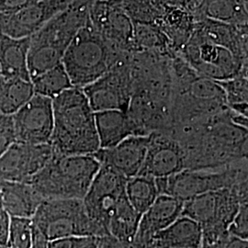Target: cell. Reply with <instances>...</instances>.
<instances>
[{
	"label": "cell",
	"mask_w": 248,
	"mask_h": 248,
	"mask_svg": "<svg viewBox=\"0 0 248 248\" xmlns=\"http://www.w3.org/2000/svg\"><path fill=\"white\" fill-rule=\"evenodd\" d=\"M194 31L205 39L230 49L248 62V25H233L209 18L195 17Z\"/></svg>",
	"instance_id": "cell-19"
},
{
	"label": "cell",
	"mask_w": 248,
	"mask_h": 248,
	"mask_svg": "<svg viewBox=\"0 0 248 248\" xmlns=\"http://www.w3.org/2000/svg\"><path fill=\"white\" fill-rule=\"evenodd\" d=\"M49 241L32 223V238L30 248H48Z\"/></svg>",
	"instance_id": "cell-41"
},
{
	"label": "cell",
	"mask_w": 248,
	"mask_h": 248,
	"mask_svg": "<svg viewBox=\"0 0 248 248\" xmlns=\"http://www.w3.org/2000/svg\"><path fill=\"white\" fill-rule=\"evenodd\" d=\"M223 89L227 107L241 115L248 116V75H239L233 78L217 82Z\"/></svg>",
	"instance_id": "cell-32"
},
{
	"label": "cell",
	"mask_w": 248,
	"mask_h": 248,
	"mask_svg": "<svg viewBox=\"0 0 248 248\" xmlns=\"http://www.w3.org/2000/svg\"><path fill=\"white\" fill-rule=\"evenodd\" d=\"M10 216L4 210H0V246H6L9 236Z\"/></svg>",
	"instance_id": "cell-40"
},
{
	"label": "cell",
	"mask_w": 248,
	"mask_h": 248,
	"mask_svg": "<svg viewBox=\"0 0 248 248\" xmlns=\"http://www.w3.org/2000/svg\"><path fill=\"white\" fill-rule=\"evenodd\" d=\"M184 202L174 197L158 195L150 208L143 213L131 248H154L155 235L182 215Z\"/></svg>",
	"instance_id": "cell-17"
},
{
	"label": "cell",
	"mask_w": 248,
	"mask_h": 248,
	"mask_svg": "<svg viewBox=\"0 0 248 248\" xmlns=\"http://www.w3.org/2000/svg\"><path fill=\"white\" fill-rule=\"evenodd\" d=\"M158 9H168V8H179L184 9L195 13L199 8L198 3L195 0H152Z\"/></svg>",
	"instance_id": "cell-38"
},
{
	"label": "cell",
	"mask_w": 248,
	"mask_h": 248,
	"mask_svg": "<svg viewBox=\"0 0 248 248\" xmlns=\"http://www.w3.org/2000/svg\"><path fill=\"white\" fill-rule=\"evenodd\" d=\"M29 38H12L0 32V75L31 81L28 70Z\"/></svg>",
	"instance_id": "cell-22"
},
{
	"label": "cell",
	"mask_w": 248,
	"mask_h": 248,
	"mask_svg": "<svg viewBox=\"0 0 248 248\" xmlns=\"http://www.w3.org/2000/svg\"><path fill=\"white\" fill-rule=\"evenodd\" d=\"M89 21L116 49L127 53L136 51L133 20L108 0H89Z\"/></svg>",
	"instance_id": "cell-12"
},
{
	"label": "cell",
	"mask_w": 248,
	"mask_h": 248,
	"mask_svg": "<svg viewBox=\"0 0 248 248\" xmlns=\"http://www.w3.org/2000/svg\"><path fill=\"white\" fill-rule=\"evenodd\" d=\"M202 243V226L192 219L181 215L155 235V248H201Z\"/></svg>",
	"instance_id": "cell-23"
},
{
	"label": "cell",
	"mask_w": 248,
	"mask_h": 248,
	"mask_svg": "<svg viewBox=\"0 0 248 248\" xmlns=\"http://www.w3.org/2000/svg\"><path fill=\"white\" fill-rule=\"evenodd\" d=\"M177 54L198 75L216 82L248 75V61L241 59L227 47L195 32Z\"/></svg>",
	"instance_id": "cell-9"
},
{
	"label": "cell",
	"mask_w": 248,
	"mask_h": 248,
	"mask_svg": "<svg viewBox=\"0 0 248 248\" xmlns=\"http://www.w3.org/2000/svg\"><path fill=\"white\" fill-rule=\"evenodd\" d=\"M184 169L185 155L177 139L163 131L150 133L145 159L139 174L160 178L170 177Z\"/></svg>",
	"instance_id": "cell-15"
},
{
	"label": "cell",
	"mask_w": 248,
	"mask_h": 248,
	"mask_svg": "<svg viewBox=\"0 0 248 248\" xmlns=\"http://www.w3.org/2000/svg\"><path fill=\"white\" fill-rule=\"evenodd\" d=\"M53 154L86 155L100 149L95 112L83 89L73 87L53 98Z\"/></svg>",
	"instance_id": "cell-3"
},
{
	"label": "cell",
	"mask_w": 248,
	"mask_h": 248,
	"mask_svg": "<svg viewBox=\"0 0 248 248\" xmlns=\"http://www.w3.org/2000/svg\"><path fill=\"white\" fill-rule=\"evenodd\" d=\"M34 95L31 81L0 75V111L13 115Z\"/></svg>",
	"instance_id": "cell-26"
},
{
	"label": "cell",
	"mask_w": 248,
	"mask_h": 248,
	"mask_svg": "<svg viewBox=\"0 0 248 248\" xmlns=\"http://www.w3.org/2000/svg\"><path fill=\"white\" fill-rule=\"evenodd\" d=\"M95 121L100 149L111 148L131 136L142 135L127 111L113 109L95 112Z\"/></svg>",
	"instance_id": "cell-20"
},
{
	"label": "cell",
	"mask_w": 248,
	"mask_h": 248,
	"mask_svg": "<svg viewBox=\"0 0 248 248\" xmlns=\"http://www.w3.org/2000/svg\"><path fill=\"white\" fill-rule=\"evenodd\" d=\"M96 248H131V243H125L117 239L111 234H104L97 238Z\"/></svg>",
	"instance_id": "cell-39"
},
{
	"label": "cell",
	"mask_w": 248,
	"mask_h": 248,
	"mask_svg": "<svg viewBox=\"0 0 248 248\" xmlns=\"http://www.w3.org/2000/svg\"><path fill=\"white\" fill-rule=\"evenodd\" d=\"M0 210H3L2 209V203H1V196H0Z\"/></svg>",
	"instance_id": "cell-46"
},
{
	"label": "cell",
	"mask_w": 248,
	"mask_h": 248,
	"mask_svg": "<svg viewBox=\"0 0 248 248\" xmlns=\"http://www.w3.org/2000/svg\"><path fill=\"white\" fill-rule=\"evenodd\" d=\"M99 168L100 163L93 155L53 154L30 183L43 200H83Z\"/></svg>",
	"instance_id": "cell-6"
},
{
	"label": "cell",
	"mask_w": 248,
	"mask_h": 248,
	"mask_svg": "<svg viewBox=\"0 0 248 248\" xmlns=\"http://www.w3.org/2000/svg\"><path fill=\"white\" fill-rule=\"evenodd\" d=\"M34 94L53 99L73 88L71 80L62 63L31 79Z\"/></svg>",
	"instance_id": "cell-31"
},
{
	"label": "cell",
	"mask_w": 248,
	"mask_h": 248,
	"mask_svg": "<svg viewBox=\"0 0 248 248\" xmlns=\"http://www.w3.org/2000/svg\"><path fill=\"white\" fill-rule=\"evenodd\" d=\"M122 9L133 23H156L161 17V9L152 0H108Z\"/></svg>",
	"instance_id": "cell-33"
},
{
	"label": "cell",
	"mask_w": 248,
	"mask_h": 248,
	"mask_svg": "<svg viewBox=\"0 0 248 248\" xmlns=\"http://www.w3.org/2000/svg\"><path fill=\"white\" fill-rule=\"evenodd\" d=\"M228 232L230 235L248 240V202L240 205L239 211L231 222Z\"/></svg>",
	"instance_id": "cell-36"
},
{
	"label": "cell",
	"mask_w": 248,
	"mask_h": 248,
	"mask_svg": "<svg viewBox=\"0 0 248 248\" xmlns=\"http://www.w3.org/2000/svg\"><path fill=\"white\" fill-rule=\"evenodd\" d=\"M219 203V190L208 192L186 202L182 215L192 219L202 227L206 225H217Z\"/></svg>",
	"instance_id": "cell-29"
},
{
	"label": "cell",
	"mask_w": 248,
	"mask_h": 248,
	"mask_svg": "<svg viewBox=\"0 0 248 248\" xmlns=\"http://www.w3.org/2000/svg\"><path fill=\"white\" fill-rule=\"evenodd\" d=\"M31 221L48 241L106 234L90 219L83 201L78 199L44 200Z\"/></svg>",
	"instance_id": "cell-7"
},
{
	"label": "cell",
	"mask_w": 248,
	"mask_h": 248,
	"mask_svg": "<svg viewBox=\"0 0 248 248\" xmlns=\"http://www.w3.org/2000/svg\"><path fill=\"white\" fill-rule=\"evenodd\" d=\"M40 0H0V15L9 16Z\"/></svg>",
	"instance_id": "cell-37"
},
{
	"label": "cell",
	"mask_w": 248,
	"mask_h": 248,
	"mask_svg": "<svg viewBox=\"0 0 248 248\" xmlns=\"http://www.w3.org/2000/svg\"><path fill=\"white\" fill-rule=\"evenodd\" d=\"M16 142L50 143L53 133V99L34 94L12 115Z\"/></svg>",
	"instance_id": "cell-14"
},
{
	"label": "cell",
	"mask_w": 248,
	"mask_h": 248,
	"mask_svg": "<svg viewBox=\"0 0 248 248\" xmlns=\"http://www.w3.org/2000/svg\"><path fill=\"white\" fill-rule=\"evenodd\" d=\"M224 246H202L201 248H223Z\"/></svg>",
	"instance_id": "cell-44"
},
{
	"label": "cell",
	"mask_w": 248,
	"mask_h": 248,
	"mask_svg": "<svg viewBox=\"0 0 248 248\" xmlns=\"http://www.w3.org/2000/svg\"><path fill=\"white\" fill-rule=\"evenodd\" d=\"M125 194L133 209L142 215L159 195L155 178L141 174L128 178Z\"/></svg>",
	"instance_id": "cell-27"
},
{
	"label": "cell",
	"mask_w": 248,
	"mask_h": 248,
	"mask_svg": "<svg viewBox=\"0 0 248 248\" xmlns=\"http://www.w3.org/2000/svg\"><path fill=\"white\" fill-rule=\"evenodd\" d=\"M74 0H40L0 19V32L12 38H29Z\"/></svg>",
	"instance_id": "cell-16"
},
{
	"label": "cell",
	"mask_w": 248,
	"mask_h": 248,
	"mask_svg": "<svg viewBox=\"0 0 248 248\" xmlns=\"http://www.w3.org/2000/svg\"><path fill=\"white\" fill-rule=\"evenodd\" d=\"M2 209L10 217L32 219L43 198L31 186L25 182H0Z\"/></svg>",
	"instance_id": "cell-21"
},
{
	"label": "cell",
	"mask_w": 248,
	"mask_h": 248,
	"mask_svg": "<svg viewBox=\"0 0 248 248\" xmlns=\"http://www.w3.org/2000/svg\"><path fill=\"white\" fill-rule=\"evenodd\" d=\"M149 135H136L111 148L99 149L93 155L100 165L109 167L125 178L137 176L145 159Z\"/></svg>",
	"instance_id": "cell-18"
},
{
	"label": "cell",
	"mask_w": 248,
	"mask_h": 248,
	"mask_svg": "<svg viewBox=\"0 0 248 248\" xmlns=\"http://www.w3.org/2000/svg\"><path fill=\"white\" fill-rule=\"evenodd\" d=\"M50 143L15 142L0 156V182L30 183L53 156Z\"/></svg>",
	"instance_id": "cell-13"
},
{
	"label": "cell",
	"mask_w": 248,
	"mask_h": 248,
	"mask_svg": "<svg viewBox=\"0 0 248 248\" xmlns=\"http://www.w3.org/2000/svg\"><path fill=\"white\" fill-rule=\"evenodd\" d=\"M97 238L96 236H87L84 243L78 248H97Z\"/></svg>",
	"instance_id": "cell-43"
},
{
	"label": "cell",
	"mask_w": 248,
	"mask_h": 248,
	"mask_svg": "<svg viewBox=\"0 0 248 248\" xmlns=\"http://www.w3.org/2000/svg\"><path fill=\"white\" fill-rule=\"evenodd\" d=\"M180 143L186 169H220L248 159V129L233 124L229 108L197 124L166 131Z\"/></svg>",
	"instance_id": "cell-1"
},
{
	"label": "cell",
	"mask_w": 248,
	"mask_h": 248,
	"mask_svg": "<svg viewBox=\"0 0 248 248\" xmlns=\"http://www.w3.org/2000/svg\"><path fill=\"white\" fill-rule=\"evenodd\" d=\"M130 53L116 49L88 21L66 49L62 64L73 87L83 89L110 71Z\"/></svg>",
	"instance_id": "cell-5"
},
{
	"label": "cell",
	"mask_w": 248,
	"mask_h": 248,
	"mask_svg": "<svg viewBox=\"0 0 248 248\" xmlns=\"http://www.w3.org/2000/svg\"><path fill=\"white\" fill-rule=\"evenodd\" d=\"M32 238V221L28 218L10 217L7 248H30Z\"/></svg>",
	"instance_id": "cell-34"
},
{
	"label": "cell",
	"mask_w": 248,
	"mask_h": 248,
	"mask_svg": "<svg viewBox=\"0 0 248 248\" xmlns=\"http://www.w3.org/2000/svg\"><path fill=\"white\" fill-rule=\"evenodd\" d=\"M223 248H248V240L229 235V238L226 241Z\"/></svg>",
	"instance_id": "cell-42"
},
{
	"label": "cell",
	"mask_w": 248,
	"mask_h": 248,
	"mask_svg": "<svg viewBox=\"0 0 248 248\" xmlns=\"http://www.w3.org/2000/svg\"><path fill=\"white\" fill-rule=\"evenodd\" d=\"M195 22L192 12L179 8H168L161 9V17L156 24L168 36L177 54L192 35Z\"/></svg>",
	"instance_id": "cell-24"
},
{
	"label": "cell",
	"mask_w": 248,
	"mask_h": 248,
	"mask_svg": "<svg viewBox=\"0 0 248 248\" xmlns=\"http://www.w3.org/2000/svg\"><path fill=\"white\" fill-rule=\"evenodd\" d=\"M248 178V159L220 169H184L168 177L155 178L159 195L174 197L184 203L198 196L232 187Z\"/></svg>",
	"instance_id": "cell-8"
},
{
	"label": "cell",
	"mask_w": 248,
	"mask_h": 248,
	"mask_svg": "<svg viewBox=\"0 0 248 248\" xmlns=\"http://www.w3.org/2000/svg\"><path fill=\"white\" fill-rule=\"evenodd\" d=\"M16 142L12 115L0 111V156Z\"/></svg>",
	"instance_id": "cell-35"
},
{
	"label": "cell",
	"mask_w": 248,
	"mask_h": 248,
	"mask_svg": "<svg viewBox=\"0 0 248 248\" xmlns=\"http://www.w3.org/2000/svg\"><path fill=\"white\" fill-rule=\"evenodd\" d=\"M194 16L233 25H248V9L239 0H202Z\"/></svg>",
	"instance_id": "cell-25"
},
{
	"label": "cell",
	"mask_w": 248,
	"mask_h": 248,
	"mask_svg": "<svg viewBox=\"0 0 248 248\" xmlns=\"http://www.w3.org/2000/svg\"><path fill=\"white\" fill-rule=\"evenodd\" d=\"M160 248V247H156V248Z\"/></svg>",
	"instance_id": "cell-48"
},
{
	"label": "cell",
	"mask_w": 248,
	"mask_h": 248,
	"mask_svg": "<svg viewBox=\"0 0 248 248\" xmlns=\"http://www.w3.org/2000/svg\"><path fill=\"white\" fill-rule=\"evenodd\" d=\"M142 215L129 203L127 197L118 205L108 224V233L125 243H132Z\"/></svg>",
	"instance_id": "cell-28"
},
{
	"label": "cell",
	"mask_w": 248,
	"mask_h": 248,
	"mask_svg": "<svg viewBox=\"0 0 248 248\" xmlns=\"http://www.w3.org/2000/svg\"><path fill=\"white\" fill-rule=\"evenodd\" d=\"M134 44L137 50L154 51L174 56L171 42L156 23H134Z\"/></svg>",
	"instance_id": "cell-30"
},
{
	"label": "cell",
	"mask_w": 248,
	"mask_h": 248,
	"mask_svg": "<svg viewBox=\"0 0 248 248\" xmlns=\"http://www.w3.org/2000/svg\"><path fill=\"white\" fill-rule=\"evenodd\" d=\"M0 248H7L6 246H0Z\"/></svg>",
	"instance_id": "cell-47"
},
{
	"label": "cell",
	"mask_w": 248,
	"mask_h": 248,
	"mask_svg": "<svg viewBox=\"0 0 248 248\" xmlns=\"http://www.w3.org/2000/svg\"><path fill=\"white\" fill-rule=\"evenodd\" d=\"M239 1L246 8L248 9V0H239Z\"/></svg>",
	"instance_id": "cell-45"
},
{
	"label": "cell",
	"mask_w": 248,
	"mask_h": 248,
	"mask_svg": "<svg viewBox=\"0 0 248 248\" xmlns=\"http://www.w3.org/2000/svg\"><path fill=\"white\" fill-rule=\"evenodd\" d=\"M172 92L169 128L197 124L228 108L222 87L198 75L178 54L171 59Z\"/></svg>",
	"instance_id": "cell-2"
},
{
	"label": "cell",
	"mask_w": 248,
	"mask_h": 248,
	"mask_svg": "<svg viewBox=\"0 0 248 248\" xmlns=\"http://www.w3.org/2000/svg\"><path fill=\"white\" fill-rule=\"evenodd\" d=\"M89 0H74L30 37L28 70L31 81L62 63L63 54L89 21Z\"/></svg>",
	"instance_id": "cell-4"
},
{
	"label": "cell",
	"mask_w": 248,
	"mask_h": 248,
	"mask_svg": "<svg viewBox=\"0 0 248 248\" xmlns=\"http://www.w3.org/2000/svg\"><path fill=\"white\" fill-rule=\"evenodd\" d=\"M131 53L110 71L82 89L94 112L113 109L127 111L133 92Z\"/></svg>",
	"instance_id": "cell-11"
},
{
	"label": "cell",
	"mask_w": 248,
	"mask_h": 248,
	"mask_svg": "<svg viewBox=\"0 0 248 248\" xmlns=\"http://www.w3.org/2000/svg\"><path fill=\"white\" fill-rule=\"evenodd\" d=\"M127 178L104 165H100L83 203L90 219L108 233V224L116 208L126 197Z\"/></svg>",
	"instance_id": "cell-10"
}]
</instances>
